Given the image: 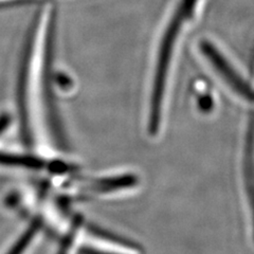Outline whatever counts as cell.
I'll return each instance as SVG.
<instances>
[{
  "mask_svg": "<svg viewBox=\"0 0 254 254\" xmlns=\"http://www.w3.org/2000/svg\"><path fill=\"white\" fill-rule=\"evenodd\" d=\"M55 25H57V11L50 10L47 18L44 38V57L42 59L41 84L42 97L46 109L47 120L50 125L54 140L62 148L67 147L65 133L61 124L59 109L55 99L54 83V49H55Z\"/></svg>",
  "mask_w": 254,
  "mask_h": 254,
  "instance_id": "1",
  "label": "cell"
},
{
  "mask_svg": "<svg viewBox=\"0 0 254 254\" xmlns=\"http://www.w3.org/2000/svg\"><path fill=\"white\" fill-rule=\"evenodd\" d=\"M41 12H37L35 18L30 25L26 42L23 44L21 52V59L19 62L17 84H16V100H17V108L19 115L20 136L26 146H31L32 130L30 123V93L32 86V76H33V64L37 33L39 30V21H41Z\"/></svg>",
  "mask_w": 254,
  "mask_h": 254,
  "instance_id": "2",
  "label": "cell"
},
{
  "mask_svg": "<svg viewBox=\"0 0 254 254\" xmlns=\"http://www.w3.org/2000/svg\"><path fill=\"white\" fill-rule=\"evenodd\" d=\"M199 49L222 79L230 86V88L244 100L254 103V89L245 81L215 46L203 39L199 44Z\"/></svg>",
  "mask_w": 254,
  "mask_h": 254,
  "instance_id": "3",
  "label": "cell"
},
{
  "mask_svg": "<svg viewBox=\"0 0 254 254\" xmlns=\"http://www.w3.org/2000/svg\"><path fill=\"white\" fill-rule=\"evenodd\" d=\"M244 177L252 215L254 235V113L249 117L244 150Z\"/></svg>",
  "mask_w": 254,
  "mask_h": 254,
  "instance_id": "4",
  "label": "cell"
},
{
  "mask_svg": "<svg viewBox=\"0 0 254 254\" xmlns=\"http://www.w3.org/2000/svg\"><path fill=\"white\" fill-rule=\"evenodd\" d=\"M139 179L137 176L132 174H125L121 176L116 177H107L103 179L94 180L92 185L88 189L91 192L95 193H106V192H113V190H118L127 188H132L137 186Z\"/></svg>",
  "mask_w": 254,
  "mask_h": 254,
  "instance_id": "5",
  "label": "cell"
},
{
  "mask_svg": "<svg viewBox=\"0 0 254 254\" xmlns=\"http://www.w3.org/2000/svg\"><path fill=\"white\" fill-rule=\"evenodd\" d=\"M87 230H88V232L90 234L94 235L98 238H101V240H103V241L120 245L124 248L134 250V251H139L142 249L141 246L137 243H134L133 241H130V240H128V238L120 236V235H117L113 232L107 231V230L95 226V225H89L88 227H87Z\"/></svg>",
  "mask_w": 254,
  "mask_h": 254,
  "instance_id": "6",
  "label": "cell"
},
{
  "mask_svg": "<svg viewBox=\"0 0 254 254\" xmlns=\"http://www.w3.org/2000/svg\"><path fill=\"white\" fill-rule=\"evenodd\" d=\"M0 164L4 165H15L23 166L29 169H42L44 166V161L42 159L32 157V156H18L11 154H1L0 153Z\"/></svg>",
  "mask_w": 254,
  "mask_h": 254,
  "instance_id": "7",
  "label": "cell"
},
{
  "mask_svg": "<svg viewBox=\"0 0 254 254\" xmlns=\"http://www.w3.org/2000/svg\"><path fill=\"white\" fill-rule=\"evenodd\" d=\"M41 226H42V220L39 218H36L35 220L32 221V224L30 225L27 231L22 234V236L19 238V241L13 246V248L7 254H21L26 250L31 241L33 240V237L38 232Z\"/></svg>",
  "mask_w": 254,
  "mask_h": 254,
  "instance_id": "8",
  "label": "cell"
},
{
  "mask_svg": "<svg viewBox=\"0 0 254 254\" xmlns=\"http://www.w3.org/2000/svg\"><path fill=\"white\" fill-rule=\"evenodd\" d=\"M83 222V218L81 215H77L73 222L72 225H71V228L69 230V232L67 233V235L64 237V240L62 242V245L60 247V251L58 254H68L70 248H71V245H72L73 241H74V237H75V234L77 233L79 227H81Z\"/></svg>",
  "mask_w": 254,
  "mask_h": 254,
  "instance_id": "9",
  "label": "cell"
},
{
  "mask_svg": "<svg viewBox=\"0 0 254 254\" xmlns=\"http://www.w3.org/2000/svg\"><path fill=\"white\" fill-rule=\"evenodd\" d=\"M198 107L202 113H208L213 107V100L210 97H201L198 100Z\"/></svg>",
  "mask_w": 254,
  "mask_h": 254,
  "instance_id": "10",
  "label": "cell"
},
{
  "mask_svg": "<svg viewBox=\"0 0 254 254\" xmlns=\"http://www.w3.org/2000/svg\"><path fill=\"white\" fill-rule=\"evenodd\" d=\"M79 254H117V253H110V252H106V251L93 249L90 247H84L79 250Z\"/></svg>",
  "mask_w": 254,
  "mask_h": 254,
  "instance_id": "11",
  "label": "cell"
},
{
  "mask_svg": "<svg viewBox=\"0 0 254 254\" xmlns=\"http://www.w3.org/2000/svg\"><path fill=\"white\" fill-rule=\"evenodd\" d=\"M11 121V118L10 116L7 115H1L0 116V133H2L4 131V129L7 127V125L10 124Z\"/></svg>",
  "mask_w": 254,
  "mask_h": 254,
  "instance_id": "12",
  "label": "cell"
}]
</instances>
